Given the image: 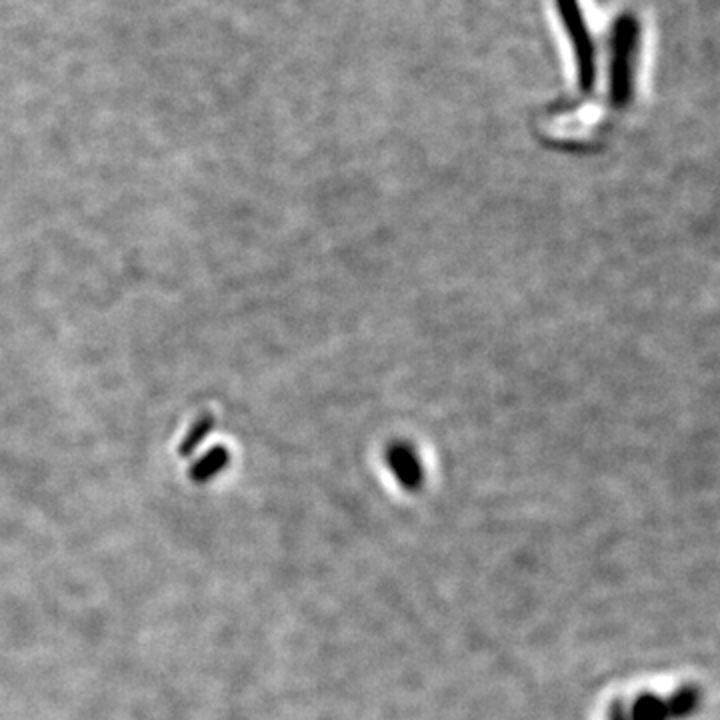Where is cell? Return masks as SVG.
Here are the masks:
<instances>
[{
    "label": "cell",
    "mask_w": 720,
    "mask_h": 720,
    "mask_svg": "<svg viewBox=\"0 0 720 720\" xmlns=\"http://www.w3.org/2000/svg\"><path fill=\"white\" fill-rule=\"evenodd\" d=\"M698 704L700 692L694 686H682L668 696L646 692L612 708L606 720H686Z\"/></svg>",
    "instance_id": "cell-1"
},
{
    "label": "cell",
    "mask_w": 720,
    "mask_h": 720,
    "mask_svg": "<svg viewBox=\"0 0 720 720\" xmlns=\"http://www.w3.org/2000/svg\"><path fill=\"white\" fill-rule=\"evenodd\" d=\"M638 46V24L630 14H622L612 32L610 64V100L614 106H626L632 98V74Z\"/></svg>",
    "instance_id": "cell-2"
},
{
    "label": "cell",
    "mask_w": 720,
    "mask_h": 720,
    "mask_svg": "<svg viewBox=\"0 0 720 720\" xmlns=\"http://www.w3.org/2000/svg\"><path fill=\"white\" fill-rule=\"evenodd\" d=\"M560 12V18L566 26V34L570 38L576 64H578V84L580 90L590 92L596 82V56H594V42L590 38L584 12L578 0H554Z\"/></svg>",
    "instance_id": "cell-3"
},
{
    "label": "cell",
    "mask_w": 720,
    "mask_h": 720,
    "mask_svg": "<svg viewBox=\"0 0 720 720\" xmlns=\"http://www.w3.org/2000/svg\"><path fill=\"white\" fill-rule=\"evenodd\" d=\"M388 468L396 482L406 490H418L424 482V466L410 444H394L386 454Z\"/></svg>",
    "instance_id": "cell-4"
},
{
    "label": "cell",
    "mask_w": 720,
    "mask_h": 720,
    "mask_svg": "<svg viewBox=\"0 0 720 720\" xmlns=\"http://www.w3.org/2000/svg\"><path fill=\"white\" fill-rule=\"evenodd\" d=\"M228 460H230L228 450L224 446H214L190 468V478L194 482H210L216 474H220L228 466Z\"/></svg>",
    "instance_id": "cell-5"
},
{
    "label": "cell",
    "mask_w": 720,
    "mask_h": 720,
    "mask_svg": "<svg viewBox=\"0 0 720 720\" xmlns=\"http://www.w3.org/2000/svg\"><path fill=\"white\" fill-rule=\"evenodd\" d=\"M214 428V416L212 414H202L188 430V434L184 436V440L180 442V454L182 456H190L206 438L208 434L212 432Z\"/></svg>",
    "instance_id": "cell-6"
}]
</instances>
